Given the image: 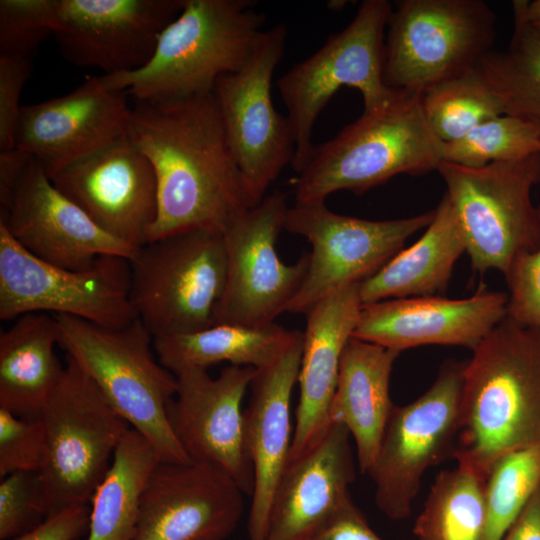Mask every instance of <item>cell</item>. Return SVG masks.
<instances>
[{
	"instance_id": "obj_44",
	"label": "cell",
	"mask_w": 540,
	"mask_h": 540,
	"mask_svg": "<svg viewBox=\"0 0 540 540\" xmlns=\"http://www.w3.org/2000/svg\"><path fill=\"white\" fill-rule=\"evenodd\" d=\"M525 12L531 24L540 33V0L533 2L525 0Z\"/></svg>"
},
{
	"instance_id": "obj_28",
	"label": "cell",
	"mask_w": 540,
	"mask_h": 540,
	"mask_svg": "<svg viewBox=\"0 0 540 540\" xmlns=\"http://www.w3.org/2000/svg\"><path fill=\"white\" fill-rule=\"evenodd\" d=\"M55 316L28 313L0 334V408L38 419L63 375Z\"/></svg>"
},
{
	"instance_id": "obj_24",
	"label": "cell",
	"mask_w": 540,
	"mask_h": 540,
	"mask_svg": "<svg viewBox=\"0 0 540 540\" xmlns=\"http://www.w3.org/2000/svg\"><path fill=\"white\" fill-rule=\"evenodd\" d=\"M301 334L272 364L256 369L244 409L245 434L254 471L248 517L250 540H266L273 495L292 443L290 405L302 354Z\"/></svg>"
},
{
	"instance_id": "obj_17",
	"label": "cell",
	"mask_w": 540,
	"mask_h": 540,
	"mask_svg": "<svg viewBox=\"0 0 540 540\" xmlns=\"http://www.w3.org/2000/svg\"><path fill=\"white\" fill-rule=\"evenodd\" d=\"M0 204V222L12 237L34 256L62 268L85 270L102 256L131 261L139 250L97 226L31 156Z\"/></svg>"
},
{
	"instance_id": "obj_43",
	"label": "cell",
	"mask_w": 540,
	"mask_h": 540,
	"mask_svg": "<svg viewBox=\"0 0 540 540\" xmlns=\"http://www.w3.org/2000/svg\"><path fill=\"white\" fill-rule=\"evenodd\" d=\"M502 540H540V488Z\"/></svg>"
},
{
	"instance_id": "obj_12",
	"label": "cell",
	"mask_w": 540,
	"mask_h": 540,
	"mask_svg": "<svg viewBox=\"0 0 540 540\" xmlns=\"http://www.w3.org/2000/svg\"><path fill=\"white\" fill-rule=\"evenodd\" d=\"M464 362L446 361L416 400L395 406L368 471L378 509L391 520L408 517L425 472L453 458L460 429Z\"/></svg>"
},
{
	"instance_id": "obj_6",
	"label": "cell",
	"mask_w": 540,
	"mask_h": 540,
	"mask_svg": "<svg viewBox=\"0 0 540 540\" xmlns=\"http://www.w3.org/2000/svg\"><path fill=\"white\" fill-rule=\"evenodd\" d=\"M39 419L46 453L38 473L47 518L91 501L130 425L68 355Z\"/></svg>"
},
{
	"instance_id": "obj_16",
	"label": "cell",
	"mask_w": 540,
	"mask_h": 540,
	"mask_svg": "<svg viewBox=\"0 0 540 540\" xmlns=\"http://www.w3.org/2000/svg\"><path fill=\"white\" fill-rule=\"evenodd\" d=\"M255 372L229 365L212 378L208 370H184L175 375L176 392L167 407L170 426L189 459L219 468L250 497L254 471L242 404Z\"/></svg>"
},
{
	"instance_id": "obj_40",
	"label": "cell",
	"mask_w": 540,
	"mask_h": 540,
	"mask_svg": "<svg viewBox=\"0 0 540 540\" xmlns=\"http://www.w3.org/2000/svg\"><path fill=\"white\" fill-rule=\"evenodd\" d=\"M30 59L0 56V151L15 149L20 96L31 71Z\"/></svg>"
},
{
	"instance_id": "obj_41",
	"label": "cell",
	"mask_w": 540,
	"mask_h": 540,
	"mask_svg": "<svg viewBox=\"0 0 540 540\" xmlns=\"http://www.w3.org/2000/svg\"><path fill=\"white\" fill-rule=\"evenodd\" d=\"M86 505L64 509L48 516L34 529L11 540H78L89 528Z\"/></svg>"
},
{
	"instance_id": "obj_33",
	"label": "cell",
	"mask_w": 540,
	"mask_h": 540,
	"mask_svg": "<svg viewBox=\"0 0 540 540\" xmlns=\"http://www.w3.org/2000/svg\"><path fill=\"white\" fill-rule=\"evenodd\" d=\"M420 100L430 129L443 143L457 141L482 123L506 114L476 68L428 87Z\"/></svg>"
},
{
	"instance_id": "obj_22",
	"label": "cell",
	"mask_w": 540,
	"mask_h": 540,
	"mask_svg": "<svg viewBox=\"0 0 540 540\" xmlns=\"http://www.w3.org/2000/svg\"><path fill=\"white\" fill-rule=\"evenodd\" d=\"M507 293L479 290L462 299L423 296L364 304L353 338L401 352L422 345L472 351L507 317Z\"/></svg>"
},
{
	"instance_id": "obj_8",
	"label": "cell",
	"mask_w": 540,
	"mask_h": 540,
	"mask_svg": "<svg viewBox=\"0 0 540 540\" xmlns=\"http://www.w3.org/2000/svg\"><path fill=\"white\" fill-rule=\"evenodd\" d=\"M437 172L474 270L505 275L517 257L540 246L537 207L531 198L540 182V154L476 168L443 161Z\"/></svg>"
},
{
	"instance_id": "obj_34",
	"label": "cell",
	"mask_w": 540,
	"mask_h": 540,
	"mask_svg": "<svg viewBox=\"0 0 540 540\" xmlns=\"http://www.w3.org/2000/svg\"><path fill=\"white\" fill-rule=\"evenodd\" d=\"M540 488V448L509 452L497 459L485 478L484 540H502Z\"/></svg>"
},
{
	"instance_id": "obj_7",
	"label": "cell",
	"mask_w": 540,
	"mask_h": 540,
	"mask_svg": "<svg viewBox=\"0 0 540 540\" xmlns=\"http://www.w3.org/2000/svg\"><path fill=\"white\" fill-rule=\"evenodd\" d=\"M392 11L387 0L363 1L342 31L331 35L278 80L295 139L291 165L297 173L313 150L312 131L317 118L341 87L361 93L366 113L382 109L397 95L398 90L389 88L383 77L384 35Z\"/></svg>"
},
{
	"instance_id": "obj_25",
	"label": "cell",
	"mask_w": 540,
	"mask_h": 540,
	"mask_svg": "<svg viewBox=\"0 0 540 540\" xmlns=\"http://www.w3.org/2000/svg\"><path fill=\"white\" fill-rule=\"evenodd\" d=\"M360 283L342 287L319 300L305 315L298 374L299 400L288 461L301 455L331 424L343 351L352 338L362 302Z\"/></svg>"
},
{
	"instance_id": "obj_2",
	"label": "cell",
	"mask_w": 540,
	"mask_h": 540,
	"mask_svg": "<svg viewBox=\"0 0 540 540\" xmlns=\"http://www.w3.org/2000/svg\"><path fill=\"white\" fill-rule=\"evenodd\" d=\"M540 448V330L506 317L464 362L453 458L486 478L503 455Z\"/></svg>"
},
{
	"instance_id": "obj_14",
	"label": "cell",
	"mask_w": 540,
	"mask_h": 540,
	"mask_svg": "<svg viewBox=\"0 0 540 540\" xmlns=\"http://www.w3.org/2000/svg\"><path fill=\"white\" fill-rule=\"evenodd\" d=\"M435 209L408 218L367 220L332 212L325 201L289 206L284 229L305 237L312 246L302 285L287 312L306 314L319 300L361 283L433 220Z\"/></svg>"
},
{
	"instance_id": "obj_20",
	"label": "cell",
	"mask_w": 540,
	"mask_h": 540,
	"mask_svg": "<svg viewBox=\"0 0 540 540\" xmlns=\"http://www.w3.org/2000/svg\"><path fill=\"white\" fill-rule=\"evenodd\" d=\"M244 495L213 465L159 461L140 498L133 540H226L241 519Z\"/></svg>"
},
{
	"instance_id": "obj_38",
	"label": "cell",
	"mask_w": 540,
	"mask_h": 540,
	"mask_svg": "<svg viewBox=\"0 0 540 540\" xmlns=\"http://www.w3.org/2000/svg\"><path fill=\"white\" fill-rule=\"evenodd\" d=\"M46 453L40 419L20 418L0 408V477L19 471L39 472Z\"/></svg>"
},
{
	"instance_id": "obj_32",
	"label": "cell",
	"mask_w": 540,
	"mask_h": 540,
	"mask_svg": "<svg viewBox=\"0 0 540 540\" xmlns=\"http://www.w3.org/2000/svg\"><path fill=\"white\" fill-rule=\"evenodd\" d=\"M485 477L457 464L440 472L416 519L417 540H484L486 507Z\"/></svg>"
},
{
	"instance_id": "obj_36",
	"label": "cell",
	"mask_w": 540,
	"mask_h": 540,
	"mask_svg": "<svg viewBox=\"0 0 540 540\" xmlns=\"http://www.w3.org/2000/svg\"><path fill=\"white\" fill-rule=\"evenodd\" d=\"M57 0H1L0 56L32 60L38 46L57 30Z\"/></svg>"
},
{
	"instance_id": "obj_19",
	"label": "cell",
	"mask_w": 540,
	"mask_h": 540,
	"mask_svg": "<svg viewBox=\"0 0 540 540\" xmlns=\"http://www.w3.org/2000/svg\"><path fill=\"white\" fill-rule=\"evenodd\" d=\"M50 179L106 233L136 248L147 244L157 218V183L127 134Z\"/></svg>"
},
{
	"instance_id": "obj_5",
	"label": "cell",
	"mask_w": 540,
	"mask_h": 540,
	"mask_svg": "<svg viewBox=\"0 0 540 540\" xmlns=\"http://www.w3.org/2000/svg\"><path fill=\"white\" fill-rule=\"evenodd\" d=\"M61 346L113 408L153 446L160 461L191 462L170 426L176 376L154 355V337L136 318L121 328L54 315Z\"/></svg>"
},
{
	"instance_id": "obj_37",
	"label": "cell",
	"mask_w": 540,
	"mask_h": 540,
	"mask_svg": "<svg viewBox=\"0 0 540 540\" xmlns=\"http://www.w3.org/2000/svg\"><path fill=\"white\" fill-rule=\"evenodd\" d=\"M0 539H14L46 519L42 484L37 471H19L1 478Z\"/></svg>"
},
{
	"instance_id": "obj_39",
	"label": "cell",
	"mask_w": 540,
	"mask_h": 540,
	"mask_svg": "<svg viewBox=\"0 0 540 540\" xmlns=\"http://www.w3.org/2000/svg\"><path fill=\"white\" fill-rule=\"evenodd\" d=\"M504 276L508 285L507 317L540 330V246L517 257Z\"/></svg>"
},
{
	"instance_id": "obj_27",
	"label": "cell",
	"mask_w": 540,
	"mask_h": 540,
	"mask_svg": "<svg viewBox=\"0 0 540 540\" xmlns=\"http://www.w3.org/2000/svg\"><path fill=\"white\" fill-rule=\"evenodd\" d=\"M464 252L463 231L445 194L423 235L360 283L362 305L388 299L441 296Z\"/></svg>"
},
{
	"instance_id": "obj_4",
	"label": "cell",
	"mask_w": 540,
	"mask_h": 540,
	"mask_svg": "<svg viewBox=\"0 0 540 540\" xmlns=\"http://www.w3.org/2000/svg\"><path fill=\"white\" fill-rule=\"evenodd\" d=\"M421 93L398 91L385 107L363 112L334 138L313 147L294 182L295 202L340 190L362 194L399 174L437 171L443 142L430 129Z\"/></svg>"
},
{
	"instance_id": "obj_15",
	"label": "cell",
	"mask_w": 540,
	"mask_h": 540,
	"mask_svg": "<svg viewBox=\"0 0 540 540\" xmlns=\"http://www.w3.org/2000/svg\"><path fill=\"white\" fill-rule=\"evenodd\" d=\"M288 208L287 196L274 191L223 229L226 281L215 324L263 326L287 312L308 267V254L285 264L276 251Z\"/></svg>"
},
{
	"instance_id": "obj_9",
	"label": "cell",
	"mask_w": 540,
	"mask_h": 540,
	"mask_svg": "<svg viewBox=\"0 0 540 540\" xmlns=\"http://www.w3.org/2000/svg\"><path fill=\"white\" fill-rule=\"evenodd\" d=\"M130 262V297L154 338L215 324L226 281L222 232L197 229L148 242Z\"/></svg>"
},
{
	"instance_id": "obj_18",
	"label": "cell",
	"mask_w": 540,
	"mask_h": 540,
	"mask_svg": "<svg viewBox=\"0 0 540 540\" xmlns=\"http://www.w3.org/2000/svg\"><path fill=\"white\" fill-rule=\"evenodd\" d=\"M185 0H57L55 39L79 67L117 74L143 67Z\"/></svg>"
},
{
	"instance_id": "obj_13",
	"label": "cell",
	"mask_w": 540,
	"mask_h": 540,
	"mask_svg": "<svg viewBox=\"0 0 540 540\" xmlns=\"http://www.w3.org/2000/svg\"><path fill=\"white\" fill-rule=\"evenodd\" d=\"M286 38L284 23L265 30L246 63L221 76L213 90L252 207L263 200L295 155L289 120L277 112L271 96L273 74L283 57Z\"/></svg>"
},
{
	"instance_id": "obj_3",
	"label": "cell",
	"mask_w": 540,
	"mask_h": 540,
	"mask_svg": "<svg viewBox=\"0 0 540 540\" xmlns=\"http://www.w3.org/2000/svg\"><path fill=\"white\" fill-rule=\"evenodd\" d=\"M255 6L253 0H185L143 67L100 79L134 102L210 94L221 76L246 63L265 31V15Z\"/></svg>"
},
{
	"instance_id": "obj_35",
	"label": "cell",
	"mask_w": 540,
	"mask_h": 540,
	"mask_svg": "<svg viewBox=\"0 0 540 540\" xmlns=\"http://www.w3.org/2000/svg\"><path fill=\"white\" fill-rule=\"evenodd\" d=\"M534 154H540V125L508 114L443 144V161L473 168Z\"/></svg>"
},
{
	"instance_id": "obj_10",
	"label": "cell",
	"mask_w": 540,
	"mask_h": 540,
	"mask_svg": "<svg viewBox=\"0 0 540 540\" xmlns=\"http://www.w3.org/2000/svg\"><path fill=\"white\" fill-rule=\"evenodd\" d=\"M496 14L482 0H403L393 9L383 77L398 91L428 87L476 68L496 38Z\"/></svg>"
},
{
	"instance_id": "obj_1",
	"label": "cell",
	"mask_w": 540,
	"mask_h": 540,
	"mask_svg": "<svg viewBox=\"0 0 540 540\" xmlns=\"http://www.w3.org/2000/svg\"><path fill=\"white\" fill-rule=\"evenodd\" d=\"M127 135L151 163L157 183L148 242L197 229L222 232L252 207L213 92L135 102Z\"/></svg>"
},
{
	"instance_id": "obj_23",
	"label": "cell",
	"mask_w": 540,
	"mask_h": 540,
	"mask_svg": "<svg viewBox=\"0 0 540 540\" xmlns=\"http://www.w3.org/2000/svg\"><path fill=\"white\" fill-rule=\"evenodd\" d=\"M351 439L344 425L331 422L315 443L287 461L273 495L266 540H309L352 502Z\"/></svg>"
},
{
	"instance_id": "obj_21",
	"label": "cell",
	"mask_w": 540,
	"mask_h": 540,
	"mask_svg": "<svg viewBox=\"0 0 540 540\" xmlns=\"http://www.w3.org/2000/svg\"><path fill=\"white\" fill-rule=\"evenodd\" d=\"M128 94L100 76L72 92L21 107L15 149L31 156L49 178L127 134Z\"/></svg>"
},
{
	"instance_id": "obj_29",
	"label": "cell",
	"mask_w": 540,
	"mask_h": 540,
	"mask_svg": "<svg viewBox=\"0 0 540 540\" xmlns=\"http://www.w3.org/2000/svg\"><path fill=\"white\" fill-rule=\"evenodd\" d=\"M301 334L271 323L263 326L214 324L186 334L154 338L160 363L174 375L188 369L208 370L222 362L262 369L269 366Z\"/></svg>"
},
{
	"instance_id": "obj_26",
	"label": "cell",
	"mask_w": 540,
	"mask_h": 540,
	"mask_svg": "<svg viewBox=\"0 0 540 540\" xmlns=\"http://www.w3.org/2000/svg\"><path fill=\"white\" fill-rule=\"evenodd\" d=\"M399 354L352 337L341 357L329 418L349 431L361 473L367 474L373 466L394 407L389 387Z\"/></svg>"
},
{
	"instance_id": "obj_45",
	"label": "cell",
	"mask_w": 540,
	"mask_h": 540,
	"mask_svg": "<svg viewBox=\"0 0 540 540\" xmlns=\"http://www.w3.org/2000/svg\"><path fill=\"white\" fill-rule=\"evenodd\" d=\"M538 220L540 225V205L537 207Z\"/></svg>"
},
{
	"instance_id": "obj_30",
	"label": "cell",
	"mask_w": 540,
	"mask_h": 540,
	"mask_svg": "<svg viewBox=\"0 0 540 540\" xmlns=\"http://www.w3.org/2000/svg\"><path fill=\"white\" fill-rule=\"evenodd\" d=\"M160 461L150 442L130 428L91 502L87 540H133L145 484Z\"/></svg>"
},
{
	"instance_id": "obj_11",
	"label": "cell",
	"mask_w": 540,
	"mask_h": 540,
	"mask_svg": "<svg viewBox=\"0 0 540 540\" xmlns=\"http://www.w3.org/2000/svg\"><path fill=\"white\" fill-rule=\"evenodd\" d=\"M129 260L102 256L85 270L45 262L23 248L0 222V319L54 312L103 327L136 318Z\"/></svg>"
},
{
	"instance_id": "obj_42",
	"label": "cell",
	"mask_w": 540,
	"mask_h": 540,
	"mask_svg": "<svg viewBox=\"0 0 540 540\" xmlns=\"http://www.w3.org/2000/svg\"><path fill=\"white\" fill-rule=\"evenodd\" d=\"M309 540H383L368 525L360 510L349 503Z\"/></svg>"
},
{
	"instance_id": "obj_31",
	"label": "cell",
	"mask_w": 540,
	"mask_h": 540,
	"mask_svg": "<svg viewBox=\"0 0 540 540\" xmlns=\"http://www.w3.org/2000/svg\"><path fill=\"white\" fill-rule=\"evenodd\" d=\"M513 32L504 50H490L476 69L501 100L505 113L540 125V33L525 0H515Z\"/></svg>"
}]
</instances>
